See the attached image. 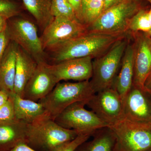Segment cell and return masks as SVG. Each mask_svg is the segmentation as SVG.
<instances>
[{
    "label": "cell",
    "instance_id": "obj_1",
    "mask_svg": "<svg viewBox=\"0 0 151 151\" xmlns=\"http://www.w3.org/2000/svg\"><path fill=\"white\" fill-rule=\"evenodd\" d=\"M128 34L88 32L52 50V58L55 64L75 58L94 59L104 54L118 41L127 37Z\"/></svg>",
    "mask_w": 151,
    "mask_h": 151
},
{
    "label": "cell",
    "instance_id": "obj_2",
    "mask_svg": "<svg viewBox=\"0 0 151 151\" xmlns=\"http://www.w3.org/2000/svg\"><path fill=\"white\" fill-rule=\"evenodd\" d=\"M79 135L46 117L27 124L26 144L36 151H55Z\"/></svg>",
    "mask_w": 151,
    "mask_h": 151
},
{
    "label": "cell",
    "instance_id": "obj_3",
    "mask_svg": "<svg viewBox=\"0 0 151 151\" xmlns=\"http://www.w3.org/2000/svg\"><path fill=\"white\" fill-rule=\"evenodd\" d=\"M95 93L90 80L76 83L59 82L38 102L43 105L50 119L54 120L70 105L77 102H87Z\"/></svg>",
    "mask_w": 151,
    "mask_h": 151
},
{
    "label": "cell",
    "instance_id": "obj_4",
    "mask_svg": "<svg viewBox=\"0 0 151 151\" xmlns=\"http://www.w3.org/2000/svg\"><path fill=\"white\" fill-rule=\"evenodd\" d=\"M129 39L127 36L118 41L104 54L92 61L90 81L95 93L113 87Z\"/></svg>",
    "mask_w": 151,
    "mask_h": 151
},
{
    "label": "cell",
    "instance_id": "obj_5",
    "mask_svg": "<svg viewBox=\"0 0 151 151\" xmlns=\"http://www.w3.org/2000/svg\"><path fill=\"white\" fill-rule=\"evenodd\" d=\"M142 9L139 0H125L103 12L88 27V31L104 33L127 34L130 19Z\"/></svg>",
    "mask_w": 151,
    "mask_h": 151
},
{
    "label": "cell",
    "instance_id": "obj_6",
    "mask_svg": "<svg viewBox=\"0 0 151 151\" xmlns=\"http://www.w3.org/2000/svg\"><path fill=\"white\" fill-rule=\"evenodd\" d=\"M109 127L116 136L118 151H151V124L124 118Z\"/></svg>",
    "mask_w": 151,
    "mask_h": 151
},
{
    "label": "cell",
    "instance_id": "obj_7",
    "mask_svg": "<svg viewBox=\"0 0 151 151\" xmlns=\"http://www.w3.org/2000/svg\"><path fill=\"white\" fill-rule=\"evenodd\" d=\"M86 101L77 102L65 108L54 121L63 128L76 131L78 135L92 136L97 130L108 125L92 111L85 108Z\"/></svg>",
    "mask_w": 151,
    "mask_h": 151
},
{
    "label": "cell",
    "instance_id": "obj_8",
    "mask_svg": "<svg viewBox=\"0 0 151 151\" xmlns=\"http://www.w3.org/2000/svg\"><path fill=\"white\" fill-rule=\"evenodd\" d=\"M6 30L10 40L23 49L37 63L46 61L41 39L32 22L22 18L8 19Z\"/></svg>",
    "mask_w": 151,
    "mask_h": 151
},
{
    "label": "cell",
    "instance_id": "obj_9",
    "mask_svg": "<svg viewBox=\"0 0 151 151\" xmlns=\"http://www.w3.org/2000/svg\"><path fill=\"white\" fill-rule=\"evenodd\" d=\"M86 105L108 127L124 118L123 100L113 87L93 94L87 100Z\"/></svg>",
    "mask_w": 151,
    "mask_h": 151
},
{
    "label": "cell",
    "instance_id": "obj_10",
    "mask_svg": "<svg viewBox=\"0 0 151 151\" xmlns=\"http://www.w3.org/2000/svg\"><path fill=\"white\" fill-rule=\"evenodd\" d=\"M88 32L87 26L78 21L56 17L44 30L40 38L44 49L51 50Z\"/></svg>",
    "mask_w": 151,
    "mask_h": 151
},
{
    "label": "cell",
    "instance_id": "obj_11",
    "mask_svg": "<svg viewBox=\"0 0 151 151\" xmlns=\"http://www.w3.org/2000/svg\"><path fill=\"white\" fill-rule=\"evenodd\" d=\"M124 118L137 123L151 124V95L133 84L124 101Z\"/></svg>",
    "mask_w": 151,
    "mask_h": 151
},
{
    "label": "cell",
    "instance_id": "obj_12",
    "mask_svg": "<svg viewBox=\"0 0 151 151\" xmlns=\"http://www.w3.org/2000/svg\"><path fill=\"white\" fill-rule=\"evenodd\" d=\"M57 83L50 64L46 61L39 63L25 86L23 98L39 102L48 95Z\"/></svg>",
    "mask_w": 151,
    "mask_h": 151
},
{
    "label": "cell",
    "instance_id": "obj_13",
    "mask_svg": "<svg viewBox=\"0 0 151 151\" xmlns=\"http://www.w3.org/2000/svg\"><path fill=\"white\" fill-rule=\"evenodd\" d=\"M134 42L133 84L144 89V84L151 71V37L148 34L132 33Z\"/></svg>",
    "mask_w": 151,
    "mask_h": 151
},
{
    "label": "cell",
    "instance_id": "obj_14",
    "mask_svg": "<svg viewBox=\"0 0 151 151\" xmlns=\"http://www.w3.org/2000/svg\"><path fill=\"white\" fill-rule=\"evenodd\" d=\"M92 60L89 57L67 60L50 67L58 83L62 80L88 81L92 75Z\"/></svg>",
    "mask_w": 151,
    "mask_h": 151
},
{
    "label": "cell",
    "instance_id": "obj_15",
    "mask_svg": "<svg viewBox=\"0 0 151 151\" xmlns=\"http://www.w3.org/2000/svg\"><path fill=\"white\" fill-rule=\"evenodd\" d=\"M134 76V44L129 39L113 88L124 99L132 88Z\"/></svg>",
    "mask_w": 151,
    "mask_h": 151
},
{
    "label": "cell",
    "instance_id": "obj_16",
    "mask_svg": "<svg viewBox=\"0 0 151 151\" xmlns=\"http://www.w3.org/2000/svg\"><path fill=\"white\" fill-rule=\"evenodd\" d=\"M37 65L36 61L18 45L17 52L14 93L23 97L25 86Z\"/></svg>",
    "mask_w": 151,
    "mask_h": 151
},
{
    "label": "cell",
    "instance_id": "obj_17",
    "mask_svg": "<svg viewBox=\"0 0 151 151\" xmlns=\"http://www.w3.org/2000/svg\"><path fill=\"white\" fill-rule=\"evenodd\" d=\"M10 95L13 100L15 116L17 120L30 124L50 117L43 105L40 102L25 99L14 92Z\"/></svg>",
    "mask_w": 151,
    "mask_h": 151
},
{
    "label": "cell",
    "instance_id": "obj_18",
    "mask_svg": "<svg viewBox=\"0 0 151 151\" xmlns=\"http://www.w3.org/2000/svg\"><path fill=\"white\" fill-rule=\"evenodd\" d=\"M18 46L17 44L11 40L0 64V90L9 95L14 92Z\"/></svg>",
    "mask_w": 151,
    "mask_h": 151
},
{
    "label": "cell",
    "instance_id": "obj_19",
    "mask_svg": "<svg viewBox=\"0 0 151 151\" xmlns=\"http://www.w3.org/2000/svg\"><path fill=\"white\" fill-rule=\"evenodd\" d=\"M27 125L16 119L0 123V151L7 150L21 143L26 144Z\"/></svg>",
    "mask_w": 151,
    "mask_h": 151
},
{
    "label": "cell",
    "instance_id": "obj_20",
    "mask_svg": "<svg viewBox=\"0 0 151 151\" xmlns=\"http://www.w3.org/2000/svg\"><path fill=\"white\" fill-rule=\"evenodd\" d=\"M91 140L84 142L74 151H118L115 134L109 127L96 131Z\"/></svg>",
    "mask_w": 151,
    "mask_h": 151
},
{
    "label": "cell",
    "instance_id": "obj_21",
    "mask_svg": "<svg viewBox=\"0 0 151 151\" xmlns=\"http://www.w3.org/2000/svg\"><path fill=\"white\" fill-rule=\"evenodd\" d=\"M42 29L44 30L54 19L51 12V0H22Z\"/></svg>",
    "mask_w": 151,
    "mask_h": 151
},
{
    "label": "cell",
    "instance_id": "obj_22",
    "mask_svg": "<svg viewBox=\"0 0 151 151\" xmlns=\"http://www.w3.org/2000/svg\"><path fill=\"white\" fill-rule=\"evenodd\" d=\"M145 33L150 35L151 28L148 18V11L141 9L130 19L128 32Z\"/></svg>",
    "mask_w": 151,
    "mask_h": 151
},
{
    "label": "cell",
    "instance_id": "obj_23",
    "mask_svg": "<svg viewBox=\"0 0 151 151\" xmlns=\"http://www.w3.org/2000/svg\"><path fill=\"white\" fill-rule=\"evenodd\" d=\"M104 0H90L83 10V21L87 27L96 21L104 11Z\"/></svg>",
    "mask_w": 151,
    "mask_h": 151
},
{
    "label": "cell",
    "instance_id": "obj_24",
    "mask_svg": "<svg viewBox=\"0 0 151 151\" xmlns=\"http://www.w3.org/2000/svg\"><path fill=\"white\" fill-rule=\"evenodd\" d=\"M51 12L54 17H62L78 21L68 0H51Z\"/></svg>",
    "mask_w": 151,
    "mask_h": 151
},
{
    "label": "cell",
    "instance_id": "obj_25",
    "mask_svg": "<svg viewBox=\"0 0 151 151\" xmlns=\"http://www.w3.org/2000/svg\"><path fill=\"white\" fill-rule=\"evenodd\" d=\"M19 13L18 6L10 0H0V17L9 19Z\"/></svg>",
    "mask_w": 151,
    "mask_h": 151
},
{
    "label": "cell",
    "instance_id": "obj_26",
    "mask_svg": "<svg viewBox=\"0 0 151 151\" xmlns=\"http://www.w3.org/2000/svg\"><path fill=\"white\" fill-rule=\"evenodd\" d=\"M16 119L13 100L10 95L5 104L0 107V123L9 122Z\"/></svg>",
    "mask_w": 151,
    "mask_h": 151
},
{
    "label": "cell",
    "instance_id": "obj_27",
    "mask_svg": "<svg viewBox=\"0 0 151 151\" xmlns=\"http://www.w3.org/2000/svg\"><path fill=\"white\" fill-rule=\"evenodd\" d=\"M89 135H79L74 139L68 142L55 151H74L82 143L89 139Z\"/></svg>",
    "mask_w": 151,
    "mask_h": 151
},
{
    "label": "cell",
    "instance_id": "obj_28",
    "mask_svg": "<svg viewBox=\"0 0 151 151\" xmlns=\"http://www.w3.org/2000/svg\"><path fill=\"white\" fill-rule=\"evenodd\" d=\"M72 6L77 20L84 24L83 21V0H68Z\"/></svg>",
    "mask_w": 151,
    "mask_h": 151
},
{
    "label": "cell",
    "instance_id": "obj_29",
    "mask_svg": "<svg viewBox=\"0 0 151 151\" xmlns=\"http://www.w3.org/2000/svg\"><path fill=\"white\" fill-rule=\"evenodd\" d=\"M10 41L6 29L0 33V64L6 49Z\"/></svg>",
    "mask_w": 151,
    "mask_h": 151
},
{
    "label": "cell",
    "instance_id": "obj_30",
    "mask_svg": "<svg viewBox=\"0 0 151 151\" xmlns=\"http://www.w3.org/2000/svg\"><path fill=\"white\" fill-rule=\"evenodd\" d=\"M5 151H36L31 148L25 143H21Z\"/></svg>",
    "mask_w": 151,
    "mask_h": 151
},
{
    "label": "cell",
    "instance_id": "obj_31",
    "mask_svg": "<svg viewBox=\"0 0 151 151\" xmlns=\"http://www.w3.org/2000/svg\"><path fill=\"white\" fill-rule=\"evenodd\" d=\"M125 0H104V11L110 8L113 6L122 2Z\"/></svg>",
    "mask_w": 151,
    "mask_h": 151
},
{
    "label": "cell",
    "instance_id": "obj_32",
    "mask_svg": "<svg viewBox=\"0 0 151 151\" xmlns=\"http://www.w3.org/2000/svg\"><path fill=\"white\" fill-rule=\"evenodd\" d=\"M10 95L8 93L0 90V107L6 103Z\"/></svg>",
    "mask_w": 151,
    "mask_h": 151
},
{
    "label": "cell",
    "instance_id": "obj_33",
    "mask_svg": "<svg viewBox=\"0 0 151 151\" xmlns=\"http://www.w3.org/2000/svg\"><path fill=\"white\" fill-rule=\"evenodd\" d=\"M144 89L151 95V71L144 83Z\"/></svg>",
    "mask_w": 151,
    "mask_h": 151
},
{
    "label": "cell",
    "instance_id": "obj_34",
    "mask_svg": "<svg viewBox=\"0 0 151 151\" xmlns=\"http://www.w3.org/2000/svg\"><path fill=\"white\" fill-rule=\"evenodd\" d=\"M8 19L0 17V33L5 30L7 27Z\"/></svg>",
    "mask_w": 151,
    "mask_h": 151
},
{
    "label": "cell",
    "instance_id": "obj_35",
    "mask_svg": "<svg viewBox=\"0 0 151 151\" xmlns=\"http://www.w3.org/2000/svg\"><path fill=\"white\" fill-rule=\"evenodd\" d=\"M150 3H151V0H148ZM148 18H149V22H150V25L151 28V8L150 9V10L148 11ZM149 35L151 37V32L150 34Z\"/></svg>",
    "mask_w": 151,
    "mask_h": 151
},
{
    "label": "cell",
    "instance_id": "obj_36",
    "mask_svg": "<svg viewBox=\"0 0 151 151\" xmlns=\"http://www.w3.org/2000/svg\"><path fill=\"white\" fill-rule=\"evenodd\" d=\"M89 1H90V0H83V10H84V8H85V6H86V5L87 4V3H88Z\"/></svg>",
    "mask_w": 151,
    "mask_h": 151
},
{
    "label": "cell",
    "instance_id": "obj_37",
    "mask_svg": "<svg viewBox=\"0 0 151 151\" xmlns=\"http://www.w3.org/2000/svg\"></svg>",
    "mask_w": 151,
    "mask_h": 151
}]
</instances>
